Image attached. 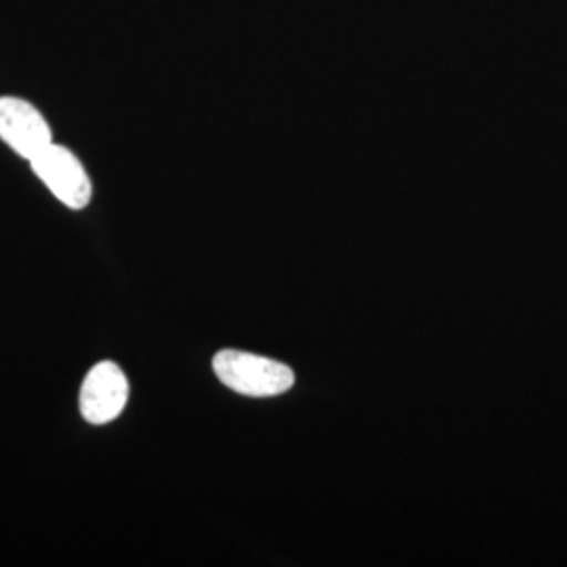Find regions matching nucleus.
Instances as JSON below:
<instances>
[{"mask_svg": "<svg viewBox=\"0 0 567 567\" xmlns=\"http://www.w3.org/2000/svg\"><path fill=\"white\" fill-rule=\"evenodd\" d=\"M32 173L70 210L86 208L93 198V183L74 152L53 142L30 161Z\"/></svg>", "mask_w": 567, "mask_h": 567, "instance_id": "nucleus-2", "label": "nucleus"}, {"mask_svg": "<svg viewBox=\"0 0 567 567\" xmlns=\"http://www.w3.org/2000/svg\"><path fill=\"white\" fill-rule=\"evenodd\" d=\"M213 370L225 386L248 398L282 395L295 385V372L288 365L238 349L219 351Z\"/></svg>", "mask_w": 567, "mask_h": 567, "instance_id": "nucleus-1", "label": "nucleus"}, {"mask_svg": "<svg viewBox=\"0 0 567 567\" xmlns=\"http://www.w3.org/2000/svg\"><path fill=\"white\" fill-rule=\"evenodd\" d=\"M131 386L121 365L103 360L84 377L79 395L82 419L91 425H107L116 421L128 404Z\"/></svg>", "mask_w": 567, "mask_h": 567, "instance_id": "nucleus-3", "label": "nucleus"}, {"mask_svg": "<svg viewBox=\"0 0 567 567\" xmlns=\"http://www.w3.org/2000/svg\"><path fill=\"white\" fill-rule=\"evenodd\" d=\"M0 140L30 163L53 143V131L37 105L4 95L0 97Z\"/></svg>", "mask_w": 567, "mask_h": 567, "instance_id": "nucleus-4", "label": "nucleus"}]
</instances>
